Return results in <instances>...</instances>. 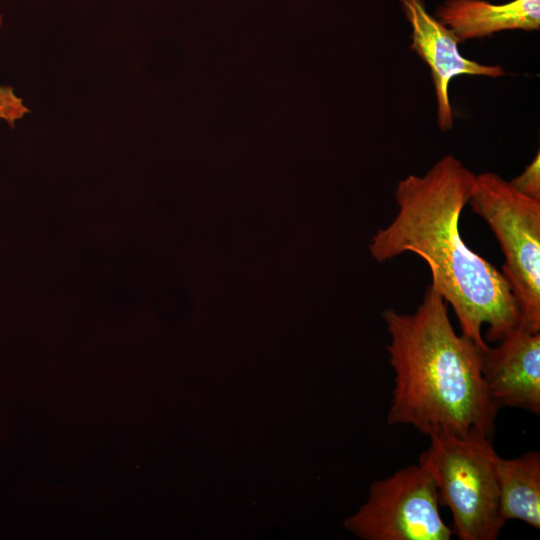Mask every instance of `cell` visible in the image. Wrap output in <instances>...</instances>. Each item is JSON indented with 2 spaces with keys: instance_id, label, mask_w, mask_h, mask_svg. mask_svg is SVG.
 Instances as JSON below:
<instances>
[{
  "instance_id": "cell-6",
  "label": "cell",
  "mask_w": 540,
  "mask_h": 540,
  "mask_svg": "<svg viewBox=\"0 0 540 540\" xmlns=\"http://www.w3.org/2000/svg\"><path fill=\"white\" fill-rule=\"evenodd\" d=\"M412 33L410 49L428 65L437 102V123L443 131L454 125L449 100V84L461 75L499 78L505 74L500 65H486L463 57L453 32L431 15L424 0H399Z\"/></svg>"
},
{
  "instance_id": "cell-5",
  "label": "cell",
  "mask_w": 540,
  "mask_h": 540,
  "mask_svg": "<svg viewBox=\"0 0 540 540\" xmlns=\"http://www.w3.org/2000/svg\"><path fill=\"white\" fill-rule=\"evenodd\" d=\"M439 506L431 467L419 458L418 464L375 481L349 525L368 540H450L454 533Z\"/></svg>"
},
{
  "instance_id": "cell-8",
  "label": "cell",
  "mask_w": 540,
  "mask_h": 540,
  "mask_svg": "<svg viewBox=\"0 0 540 540\" xmlns=\"http://www.w3.org/2000/svg\"><path fill=\"white\" fill-rule=\"evenodd\" d=\"M435 17L461 43L506 30H538L540 0H512L502 4L485 0H446L437 7Z\"/></svg>"
},
{
  "instance_id": "cell-3",
  "label": "cell",
  "mask_w": 540,
  "mask_h": 540,
  "mask_svg": "<svg viewBox=\"0 0 540 540\" xmlns=\"http://www.w3.org/2000/svg\"><path fill=\"white\" fill-rule=\"evenodd\" d=\"M420 456L431 467L440 506L450 509L460 540H495L505 522L499 514L495 451L491 437L438 433Z\"/></svg>"
},
{
  "instance_id": "cell-4",
  "label": "cell",
  "mask_w": 540,
  "mask_h": 540,
  "mask_svg": "<svg viewBox=\"0 0 540 540\" xmlns=\"http://www.w3.org/2000/svg\"><path fill=\"white\" fill-rule=\"evenodd\" d=\"M489 226L504 255L502 274L515 298L518 325L540 332V201L493 172L475 175L468 201Z\"/></svg>"
},
{
  "instance_id": "cell-9",
  "label": "cell",
  "mask_w": 540,
  "mask_h": 540,
  "mask_svg": "<svg viewBox=\"0 0 540 540\" xmlns=\"http://www.w3.org/2000/svg\"><path fill=\"white\" fill-rule=\"evenodd\" d=\"M499 514L506 523L519 520L540 529V454L529 451L504 459L495 458Z\"/></svg>"
},
{
  "instance_id": "cell-11",
  "label": "cell",
  "mask_w": 540,
  "mask_h": 540,
  "mask_svg": "<svg viewBox=\"0 0 540 540\" xmlns=\"http://www.w3.org/2000/svg\"><path fill=\"white\" fill-rule=\"evenodd\" d=\"M2 17L0 15V27ZM29 109L23 100L18 97L12 87L0 86V120L5 121L9 126H14L16 121L22 119Z\"/></svg>"
},
{
  "instance_id": "cell-7",
  "label": "cell",
  "mask_w": 540,
  "mask_h": 540,
  "mask_svg": "<svg viewBox=\"0 0 540 540\" xmlns=\"http://www.w3.org/2000/svg\"><path fill=\"white\" fill-rule=\"evenodd\" d=\"M482 375L497 405L540 414V332L517 326L482 356Z\"/></svg>"
},
{
  "instance_id": "cell-10",
  "label": "cell",
  "mask_w": 540,
  "mask_h": 540,
  "mask_svg": "<svg viewBox=\"0 0 540 540\" xmlns=\"http://www.w3.org/2000/svg\"><path fill=\"white\" fill-rule=\"evenodd\" d=\"M520 193L540 201V154L525 167L524 171L509 181Z\"/></svg>"
},
{
  "instance_id": "cell-1",
  "label": "cell",
  "mask_w": 540,
  "mask_h": 540,
  "mask_svg": "<svg viewBox=\"0 0 540 540\" xmlns=\"http://www.w3.org/2000/svg\"><path fill=\"white\" fill-rule=\"evenodd\" d=\"M475 174L453 155H445L423 176L408 175L395 190L397 213L373 236L370 252L386 262L406 252L421 257L431 285L453 309L461 334L484 352L486 338L499 342L519 323L511 287L489 261L472 251L459 229Z\"/></svg>"
},
{
  "instance_id": "cell-2",
  "label": "cell",
  "mask_w": 540,
  "mask_h": 540,
  "mask_svg": "<svg viewBox=\"0 0 540 540\" xmlns=\"http://www.w3.org/2000/svg\"><path fill=\"white\" fill-rule=\"evenodd\" d=\"M387 351L394 370L388 424L438 433L492 436L497 405L482 375L483 350L458 335L447 304L430 284L412 314L385 309Z\"/></svg>"
}]
</instances>
